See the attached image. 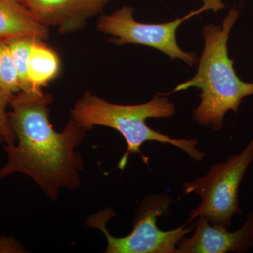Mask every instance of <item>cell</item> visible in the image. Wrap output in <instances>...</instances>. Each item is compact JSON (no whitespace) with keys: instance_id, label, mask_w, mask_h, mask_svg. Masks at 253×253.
<instances>
[{"instance_id":"1","label":"cell","mask_w":253,"mask_h":253,"mask_svg":"<svg viewBox=\"0 0 253 253\" xmlns=\"http://www.w3.org/2000/svg\"><path fill=\"white\" fill-rule=\"evenodd\" d=\"M51 101V95L42 90L20 91L11 98L9 118L16 143L4 146L8 158L0 168V179L25 174L56 201L61 189L81 186L84 161L76 149L89 129L71 118L62 132L54 131L49 121Z\"/></svg>"},{"instance_id":"2","label":"cell","mask_w":253,"mask_h":253,"mask_svg":"<svg viewBox=\"0 0 253 253\" xmlns=\"http://www.w3.org/2000/svg\"><path fill=\"white\" fill-rule=\"evenodd\" d=\"M239 16V10L233 7L221 25L205 26L202 30L204 49L197 73L174 90L176 92L199 88L201 102L194 110V120L201 126L216 131L222 129L228 111L238 113L243 100L253 95V83L240 79L234 61L228 54L229 34Z\"/></svg>"},{"instance_id":"3","label":"cell","mask_w":253,"mask_h":253,"mask_svg":"<svg viewBox=\"0 0 253 253\" xmlns=\"http://www.w3.org/2000/svg\"><path fill=\"white\" fill-rule=\"evenodd\" d=\"M174 104L163 94H157L144 104H111L89 92L78 100L71 110V118L84 127L91 129L94 126H109L116 129L126 139L127 151L121 159L119 168L126 166L129 155L141 153L146 141H157L175 146L196 161H202L205 154L198 149L196 139H173L151 129L148 118H168L175 115Z\"/></svg>"},{"instance_id":"4","label":"cell","mask_w":253,"mask_h":253,"mask_svg":"<svg viewBox=\"0 0 253 253\" xmlns=\"http://www.w3.org/2000/svg\"><path fill=\"white\" fill-rule=\"evenodd\" d=\"M172 202L167 194L147 196L136 213L132 231L124 237H115L106 228L109 219L116 216L112 208H107L88 217L86 224L104 233L107 241L106 253H176L178 244L186 234L194 231L195 224L161 230L156 224L158 217L168 211Z\"/></svg>"},{"instance_id":"5","label":"cell","mask_w":253,"mask_h":253,"mask_svg":"<svg viewBox=\"0 0 253 253\" xmlns=\"http://www.w3.org/2000/svg\"><path fill=\"white\" fill-rule=\"evenodd\" d=\"M253 162V136L239 154L210 168L206 175L183 184L184 194H196L201 199L191 219L203 217L214 225L229 229L236 214H241L239 191L241 181Z\"/></svg>"},{"instance_id":"6","label":"cell","mask_w":253,"mask_h":253,"mask_svg":"<svg viewBox=\"0 0 253 253\" xmlns=\"http://www.w3.org/2000/svg\"><path fill=\"white\" fill-rule=\"evenodd\" d=\"M133 11L130 6H123L112 14L101 16L98 22V29L113 36V42L117 45L135 44L149 46L164 53L172 59H179L190 66H194L196 56L180 49L176 42V33L181 23L197 15L196 11L175 21L156 24L137 22L133 17Z\"/></svg>"},{"instance_id":"7","label":"cell","mask_w":253,"mask_h":253,"mask_svg":"<svg viewBox=\"0 0 253 253\" xmlns=\"http://www.w3.org/2000/svg\"><path fill=\"white\" fill-rule=\"evenodd\" d=\"M253 247V210L237 231L214 225L203 217L195 224L191 237L182 239L176 253H226L248 252Z\"/></svg>"},{"instance_id":"8","label":"cell","mask_w":253,"mask_h":253,"mask_svg":"<svg viewBox=\"0 0 253 253\" xmlns=\"http://www.w3.org/2000/svg\"><path fill=\"white\" fill-rule=\"evenodd\" d=\"M35 17L45 27L60 33H72L84 27L111 0H22Z\"/></svg>"},{"instance_id":"9","label":"cell","mask_w":253,"mask_h":253,"mask_svg":"<svg viewBox=\"0 0 253 253\" xmlns=\"http://www.w3.org/2000/svg\"><path fill=\"white\" fill-rule=\"evenodd\" d=\"M27 36L46 40L49 28L38 21L22 0H0V39Z\"/></svg>"},{"instance_id":"10","label":"cell","mask_w":253,"mask_h":253,"mask_svg":"<svg viewBox=\"0 0 253 253\" xmlns=\"http://www.w3.org/2000/svg\"><path fill=\"white\" fill-rule=\"evenodd\" d=\"M44 41L37 38L31 48L28 77L33 91H41V88L54 80L60 71L59 56Z\"/></svg>"},{"instance_id":"11","label":"cell","mask_w":253,"mask_h":253,"mask_svg":"<svg viewBox=\"0 0 253 253\" xmlns=\"http://www.w3.org/2000/svg\"><path fill=\"white\" fill-rule=\"evenodd\" d=\"M37 38H41L31 36H21L6 41L17 71L21 91L31 90L28 77V63L32 46Z\"/></svg>"},{"instance_id":"12","label":"cell","mask_w":253,"mask_h":253,"mask_svg":"<svg viewBox=\"0 0 253 253\" xmlns=\"http://www.w3.org/2000/svg\"><path fill=\"white\" fill-rule=\"evenodd\" d=\"M0 89L11 94L21 91L17 71L9 46L0 39Z\"/></svg>"},{"instance_id":"13","label":"cell","mask_w":253,"mask_h":253,"mask_svg":"<svg viewBox=\"0 0 253 253\" xmlns=\"http://www.w3.org/2000/svg\"><path fill=\"white\" fill-rule=\"evenodd\" d=\"M14 95L0 89V142L6 144V146L16 143V135L10 124L9 112L6 111Z\"/></svg>"},{"instance_id":"14","label":"cell","mask_w":253,"mask_h":253,"mask_svg":"<svg viewBox=\"0 0 253 253\" xmlns=\"http://www.w3.org/2000/svg\"><path fill=\"white\" fill-rule=\"evenodd\" d=\"M201 1L204 2V4L200 9L196 10L198 14L208 10H212L214 12H217L219 10L224 9V7L222 0H201Z\"/></svg>"},{"instance_id":"15","label":"cell","mask_w":253,"mask_h":253,"mask_svg":"<svg viewBox=\"0 0 253 253\" xmlns=\"http://www.w3.org/2000/svg\"><path fill=\"white\" fill-rule=\"evenodd\" d=\"M6 248H7V251H17L21 250L19 244L16 245V241L15 240L9 239H0V252H5Z\"/></svg>"}]
</instances>
